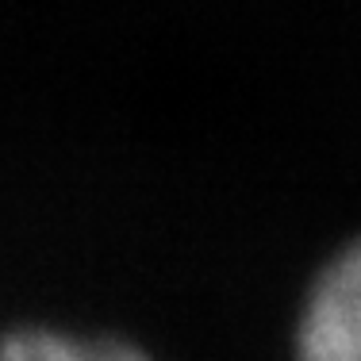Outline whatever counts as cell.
Returning <instances> with one entry per match:
<instances>
[{
  "instance_id": "cell-2",
  "label": "cell",
  "mask_w": 361,
  "mask_h": 361,
  "mask_svg": "<svg viewBox=\"0 0 361 361\" xmlns=\"http://www.w3.org/2000/svg\"><path fill=\"white\" fill-rule=\"evenodd\" d=\"M0 361H146L116 338H70L54 331H16L0 342Z\"/></svg>"
},
{
  "instance_id": "cell-1",
  "label": "cell",
  "mask_w": 361,
  "mask_h": 361,
  "mask_svg": "<svg viewBox=\"0 0 361 361\" xmlns=\"http://www.w3.org/2000/svg\"><path fill=\"white\" fill-rule=\"evenodd\" d=\"M300 361H361V243L346 246L307 296Z\"/></svg>"
}]
</instances>
